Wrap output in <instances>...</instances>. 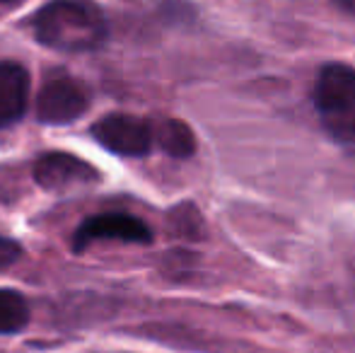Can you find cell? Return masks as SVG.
I'll use <instances>...</instances> for the list:
<instances>
[{
    "mask_svg": "<svg viewBox=\"0 0 355 353\" xmlns=\"http://www.w3.org/2000/svg\"><path fill=\"white\" fill-rule=\"evenodd\" d=\"M107 17L89 0H51L34 17V37L56 51H94L107 39Z\"/></svg>",
    "mask_w": 355,
    "mask_h": 353,
    "instance_id": "cell-1",
    "label": "cell"
},
{
    "mask_svg": "<svg viewBox=\"0 0 355 353\" xmlns=\"http://www.w3.org/2000/svg\"><path fill=\"white\" fill-rule=\"evenodd\" d=\"M314 109L334 143L355 155V68L329 63L314 83Z\"/></svg>",
    "mask_w": 355,
    "mask_h": 353,
    "instance_id": "cell-2",
    "label": "cell"
},
{
    "mask_svg": "<svg viewBox=\"0 0 355 353\" xmlns=\"http://www.w3.org/2000/svg\"><path fill=\"white\" fill-rule=\"evenodd\" d=\"M89 107L87 89L83 87V83H78L68 73H51L44 83L42 92L37 99V117L39 121L51 123H73L75 119H80Z\"/></svg>",
    "mask_w": 355,
    "mask_h": 353,
    "instance_id": "cell-3",
    "label": "cell"
},
{
    "mask_svg": "<svg viewBox=\"0 0 355 353\" xmlns=\"http://www.w3.org/2000/svg\"><path fill=\"white\" fill-rule=\"evenodd\" d=\"M92 136L109 153L143 157L153 148V126L131 114H107L92 126Z\"/></svg>",
    "mask_w": 355,
    "mask_h": 353,
    "instance_id": "cell-4",
    "label": "cell"
},
{
    "mask_svg": "<svg viewBox=\"0 0 355 353\" xmlns=\"http://www.w3.org/2000/svg\"><path fill=\"white\" fill-rule=\"evenodd\" d=\"M131 242V245H148L153 240V232L141 218H133L128 213H102L92 216L78 227L75 232V250H87L92 242Z\"/></svg>",
    "mask_w": 355,
    "mask_h": 353,
    "instance_id": "cell-5",
    "label": "cell"
},
{
    "mask_svg": "<svg viewBox=\"0 0 355 353\" xmlns=\"http://www.w3.org/2000/svg\"><path fill=\"white\" fill-rule=\"evenodd\" d=\"M34 179L46 191H71L75 187L97 182L99 175L92 165L71 153H46L34 165Z\"/></svg>",
    "mask_w": 355,
    "mask_h": 353,
    "instance_id": "cell-6",
    "label": "cell"
},
{
    "mask_svg": "<svg viewBox=\"0 0 355 353\" xmlns=\"http://www.w3.org/2000/svg\"><path fill=\"white\" fill-rule=\"evenodd\" d=\"M29 102V73L19 63H0V128L22 119Z\"/></svg>",
    "mask_w": 355,
    "mask_h": 353,
    "instance_id": "cell-7",
    "label": "cell"
},
{
    "mask_svg": "<svg viewBox=\"0 0 355 353\" xmlns=\"http://www.w3.org/2000/svg\"><path fill=\"white\" fill-rule=\"evenodd\" d=\"M153 141H157V146L172 157H189L196 150V138H193L191 128L177 119L159 121L153 128Z\"/></svg>",
    "mask_w": 355,
    "mask_h": 353,
    "instance_id": "cell-8",
    "label": "cell"
},
{
    "mask_svg": "<svg viewBox=\"0 0 355 353\" xmlns=\"http://www.w3.org/2000/svg\"><path fill=\"white\" fill-rule=\"evenodd\" d=\"M29 320L24 298L15 291H0V334H15Z\"/></svg>",
    "mask_w": 355,
    "mask_h": 353,
    "instance_id": "cell-9",
    "label": "cell"
},
{
    "mask_svg": "<svg viewBox=\"0 0 355 353\" xmlns=\"http://www.w3.org/2000/svg\"><path fill=\"white\" fill-rule=\"evenodd\" d=\"M19 257H22V250H19L17 242L0 235V268H8L10 264H15Z\"/></svg>",
    "mask_w": 355,
    "mask_h": 353,
    "instance_id": "cell-10",
    "label": "cell"
},
{
    "mask_svg": "<svg viewBox=\"0 0 355 353\" xmlns=\"http://www.w3.org/2000/svg\"><path fill=\"white\" fill-rule=\"evenodd\" d=\"M334 3H336L341 10H346V12L355 15V0H334Z\"/></svg>",
    "mask_w": 355,
    "mask_h": 353,
    "instance_id": "cell-11",
    "label": "cell"
},
{
    "mask_svg": "<svg viewBox=\"0 0 355 353\" xmlns=\"http://www.w3.org/2000/svg\"><path fill=\"white\" fill-rule=\"evenodd\" d=\"M0 3H17V0H0Z\"/></svg>",
    "mask_w": 355,
    "mask_h": 353,
    "instance_id": "cell-12",
    "label": "cell"
}]
</instances>
